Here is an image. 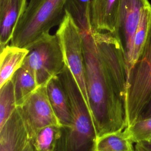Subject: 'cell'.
Wrapping results in <instances>:
<instances>
[{"instance_id": "cell-21", "label": "cell", "mask_w": 151, "mask_h": 151, "mask_svg": "<svg viewBox=\"0 0 151 151\" xmlns=\"http://www.w3.org/2000/svg\"><path fill=\"white\" fill-rule=\"evenodd\" d=\"M134 149L135 151H151V143L148 142L136 143Z\"/></svg>"}, {"instance_id": "cell-16", "label": "cell", "mask_w": 151, "mask_h": 151, "mask_svg": "<svg viewBox=\"0 0 151 151\" xmlns=\"http://www.w3.org/2000/svg\"><path fill=\"white\" fill-rule=\"evenodd\" d=\"M91 0H67L65 11L74 21L82 32L92 31L90 9Z\"/></svg>"}, {"instance_id": "cell-12", "label": "cell", "mask_w": 151, "mask_h": 151, "mask_svg": "<svg viewBox=\"0 0 151 151\" xmlns=\"http://www.w3.org/2000/svg\"><path fill=\"white\" fill-rule=\"evenodd\" d=\"M46 88L50 103L61 126H70L73 117L70 100L58 75L48 82Z\"/></svg>"}, {"instance_id": "cell-1", "label": "cell", "mask_w": 151, "mask_h": 151, "mask_svg": "<svg viewBox=\"0 0 151 151\" xmlns=\"http://www.w3.org/2000/svg\"><path fill=\"white\" fill-rule=\"evenodd\" d=\"M85 77L97 137L126 127L127 68L122 46L111 32H82Z\"/></svg>"}, {"instance_id": "cell-11", "label": "cell", "mask_w": 151, "mask_h": 151, "mask_svg": "<svg viewBox=\"0 0 151 151\" xmlns=\"http://www.w3.org/2000/svg\"><path fill=\"white\" fill-rule=\"evenodd\" d=\"M27 5V0H0L1 50L11 42L15 27Z\"/></svg>"}, {"instance_id": "cell-7", "label": "cell", "mask_w": 151, "mask_h": 151, "mask_svg": "<svg viewBox=\"0 0 151 151\" xmlns=\"http://www.w3.org/2000/svg\"><path fill=\"white\" fill-rule=\"evenodd\" d=\"M17 109L25 124L29 140L40 129L46 126H61L50 103L46 86H40Z\"/></svg>"}, {"instance_id": "cell-17", "label": "cell", "mask_w": 151, "mask_h": 151, "mask_svg": "<svg viewBox=\"0 0 151 151\" xmlns=\"http://www.w3.org/2000/svg\"><path fill=\"white\" fill-rule=\"evenodd\" d=\"M150 22L151 5H149L143 8L139 24L134 34L132 57V68L141 54L148 35Z\"/></svg>"}, {"instance_id": "cell-19", "label": "cell", "mask_w": 151, "mask_h": 151, "mask_svg": "<svg viewBox=\"0 0 151 151\" xmlns=\"http://www.w3.org/2000/svg\"><path fill=\"white\" fill-rule=\"evenodd\" d=\"M12 79L0 87V128L11 117L17 109Z\"/></svg>"}, {"instance_id": "cell-4", "label": "cell", "mask_w": 151, "mask_h": 151, "mask_svg": "<svg viewBox=\"0 0 151 151\" xmlns=\"http://www.w3.org/2000/svg\"><path fill=\"white\" fill-rule=\"evenodd\" d=\"M151 99V22L141 54L127 76L125 94L126 127L138 119Z\"/></svg>"}, {"instance_id": "cell-14", "label": "cell", "mask_w": 151, "mask_h": 151, "mask_svg": "<svg viewBox=\"0 0 151 151\" xmlns=\"http://www.w3.org/2000/svg\"><path fill=\"white\" fill-rule=\"evenodd\" d=\"M12 79L16 104L19 107L39 87V86L34 74L22 66L15 72Z\"/></svg>"}, {"instance_id": "cell-24", "label": "cell", "mask_w": 151, "mask_h": 151, "mask_svg": "<svg viewBox=\"0 0 151 151\" xmlns=\"http://www.w3.org/2000/svg\"><path fill=\"white\" fill-rule=\"evenodd\" d=\"M148 142H150V143H151V139H150V140L148 141Z\"/></svg>"}, {"instance_id": "cell-5", "label": "cell", "mask_w": 151, "mask_h": 151, "mask_svg": "<svg viewBox=\"0 0 151 151\" xmlns=\"http://www.w3.org/2000/svg\"><path fill=\"white\" fill-rule=\"evenodd\" d=\"M28 50L29 52L22 66L34 74L39 87L46 86L62 71L64 60L56 34H44Z\"/></svg>"}, {"instance_id": "cell-9", "label": "cell", "mask_w": 151, "mask_h": 151, "mask_svg": "<svg viewBox=\"0 0 151 151\" xmlns=\"http://www.w3.org/2000/svg\"><path fill=\"white\" fill-rule=\"evenodd\" d=\"M29 141L27 129L17 108L0 128V151H23Z\"/></svg>"}, {"instance_id": "cell-6", "label": "cell", "mask_w": 151, "mask_h": 151, "mask_svg": "<svg viewBox=\"0 0 151 151\" xmlns=\"http://www.w3.org/2000/svg\"><path fill=\"white\" fill-rule=\"evenodd\" d=\"M55 34L63 51L64 64L72 74L90 111L86 84L81 32L68 12H65Z\"/></svg>"}, {"instance_id": "cell-23", "label": "cell", "mask_w": 151, "mask_h": 151, "mask_svg": "<svg viewBox=\"0 0 151 151\" xmlns=\"http://www.w3.org/2000/svg\"><path fill=\"white\" fill-rule=\"evenodd\" d=\"M23 151H35L30 140L28 142L27 145L25 147V148L23 150Z\"/></svg>"}, {"instance_id": "cell-3", "label": "cell", "mask_w": 151, "mask_h": 151, "mask_svg": "<svg viewBox=\"0 0 151 151\" xmlns=\"http://www.w3.org/2000/svg\"><path fill=\"white\" fill-rule=\"evenodd\" d=\"M67 0H29L18 19L10 44L28 49L63 19Z\"/></svg>"}, {"instance_id": "cell-2", "label": "cell", "mask_w": 151, "mask_h": 151, "mask_svg": "<svg viewBox=\"0 0 151 151\" xmlns=\"http://www.w3.org/2000/svg\"><path fill=\"white\" fill-rule=\"evenodd\" d=\"M58 77L70 100L73 122L69 127L61 126L55 151H96L97 137L91 113L65 65Z\"/></svg>"}, {"instance_id": "cell-13", "label": "cell", "mask_w": 151, "mask_h": 151, "mask_svg": "<svg viewBox=\"0 0 151 151\" xmlns=\"http://www.w3.org/2000/svg\"><path fill=\"white\" fill-rule=\"evenodd\" d=\"M29 51L8 44L1 50L0 87L12 79L15 72L22 67Z\"/></svg>"}, {"instance_id": "cell-8", "label": "cell", "mask_w": 151, "mask_h": 151, "mask_svg": "<svg viewBox=\"0 0 151 151\" xmlns=\"http://www.w3.org/2000/svg\"><path fill=\"white\" fill-rule=\"evenodd\" d=\"M149 5L148 0H120L114 34L120 42L124 51L127 76L132 68L134 34L143 8Z\"/></svg>"}, {"instance_id": "cell-18", "label": "cell", "mask_w": 151, "mask_h": 151, "mask_svg": "<svg viewBox=\"0 0 151 151\" xmlns=\"http://www.w3.org/2000/svg\"><path fill=\"white\" fill-rule=\"evenodd\" d=\"M61 126L50 125L40 129L31 141L35 151H55Z\"/></svg>"}, {"instance_id": "cell-15", "label": "cell", "mask_w": 151, "mask_h": 151, "mask_svg": "<svg viewBox=\"0 0 151 151\" xmlns=\"http://www.w3.org/2000/svg\"><path fill=\"white\" fill-rule=\"evenodd\" d=\"M133 143L124 129L97 137L96 151H135Z\"/></svg>"}, {"instance_id": "cell-20", "label": "cell", "mask_w": 151, "mask_h": 151, "mask_svg": "<svg viewBox=\"0 0 151 151\" xmlns=\"http://www.w3.org/2000/svg\"><path fill=\"white\" fill-rule=\"evenodd\" d=\"M124 130L133 143L148 142L151 139V117L137 120Z\"/></svg>"}, {"instance_id": "cell-22", "label": "cell", "mask_w": 151, "mask_h": 151, "mask_svg": "<svg viewBox=\"0 0 151 151\" xmlns=\"http://www.w3.org/2000/svg\"><path fill=\"white\" fill-rule=\"evenodd\" d=\"M150 117H151V99L139 116L137 120H142Z\"/></svg>"}, {"instance_id": "cell-10", "label": "cell", "mask_w": 151, "mask_h": 151, "mask_svg": "<svg viewBox=\"0 0 151 151\" xmlns=\"http://www.w3.org/2000/svg\"><path fill=\"white\" fill-rule=\"evenodd\" d=\"M120 0H91L92 30L115 33Z\"/></svg>"}]
</instances>
